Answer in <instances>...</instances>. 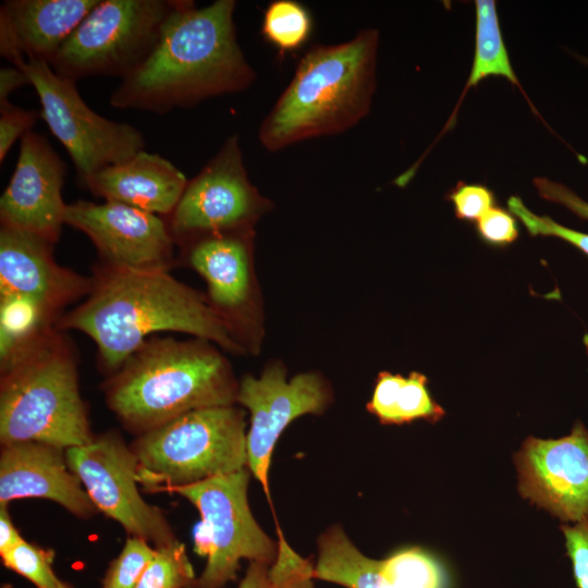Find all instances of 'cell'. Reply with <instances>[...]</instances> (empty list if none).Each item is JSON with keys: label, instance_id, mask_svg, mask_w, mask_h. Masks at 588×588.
I'll return each mask as SVG.
<instances>
[{"label": "cell", "instance_id": "cell-1", "mask_svg": "<svg viewBox=\"0 0 588 588\" xmlns=\"http://www.w3.org/2000/svg\"><path fill=\"white\" fill-rule=\"evenodd\" d=\"M84 302L64 313L54 327L88 335L101 369L111 375L157 332H180L207 340L234 354H247L211 308L206 294L176 280L170 271L93 268Z\"/></svg>", "mask_w": 588, "mask_h": 588}, {"label": "cell", "instance_id": "cell-2", "mask_svg": "<svg viewBox=\"0 0 588 588\" xmlns=\"http://www.w3.org/2000/svg\"><path fill=\"white\" fill-rule=\"evenodd\" d=\"M235 0H174L148 58L110 96L117 109L167 113L247 89L257 74L236 37Z\"/></svg>", "mask_w": 588, "mask_h": 588}, {"label": "cell", "instance_id": "cell-3", "mask_svg": "<svg viewBox=\"0 0 588 588\" xmlns=\"http://www.w3.org/2000/svg\"><path fill=\"white\" fill-rule=\"evenodd\" d=\"M238 381L207 340L152 335L106 380L108 407L142 434L194 409L234 405Z\"/></svg>", "mask_w": 588, "mask_h": 588}, {"label": "cell", "instance_id": "cell-4", "mask_svg": "<svg viewBox=\"0 0 588 588\" xmlns=\"http://www.w3.org/2000/svg\"><path fill=\"white\" fill-rule=\"evenodd\" d=\"M379 32L366 28L338 45H314L262 120L261 146L277 152L298 142L343 133L364 119L376 89Z\"/></svg>", "mask_w": 588, "mask_h": 588}, {"label": "cell", "instance_id": "cell-5", "mask_svg": "<svg viewBox=\"0 0 588 588\" xmlns=\"http://www.w3.org/2000/svg\"><path fill=\"white\" fill-rule=\"evenodd\" d=\"M63 332L48 328L0 359L1 445L34 441L68 450L95 438L79 394L77 352Z\"/></svg>", "mask_w": 588, "mask_h": 588}, {"label": "cell", "instance_id": "cell-6", "mask_svg": "<svg viewBox=\"0 0 588 588\" xmlns=\"http://www.w3.org/2000/svg\"><path fill=\"white\" fill-rule=\"evenodd\" d=\"M245 411L235 405L194 409L138 434L130 445L144 489L194 485L247 466Z\"/></svg>", "mask_w": 588, "mask_h": 588}, {"label": "cell", "instance_id": "cell-7", "mask_svg": "<svg viewBox=\"0 0 588 588\" xmlns=\"http://www.w3.org/2000/svg\"><path fill=\"white\" fill-rule=\"evenodd\" d=\"M250 470L234 473L162 491L177 493L199 511L193 530L194 551L206 558L193 588H222L236 578L242 560L271 565L275 543L255 520L247 500Z\"/></svg>", "mask_w": 588, "mask_h": 588}, {"label": "cell", "instance_id": "cell-8", "mask_svg": "<svg viewBox=\"0 0 588 588\" xmlns=\"http://www.w3.org/2000/svg\"><path fill=\"white\" fill-rule=\"evenodd\" d=\"M174 0H100L50 63L76 83L89 76L134 72L155 48Z\"/></svg>", "mask_w": 588, "mask_h": 588}, {"label": "cell", "instance_id": "cell-9", "mask_svg": "<svg viewBox=\"0 0 588 588\" xmlns=\"http://www.w3.org/2000/svg\"><path fill=\"white\" fill-rule=\"evenodd\" d=\"M15 66L29 77L41 105L40 117L68 151L81 183L145 150L138 128L96 113L81 97L76 83L59 76L46 61L22 60Z\"/></svg>", "mask_w": 588, "mask_h": 588}, {"label": "cell", "instance_id": "cell-10", "mask_svg": "<svg viewBox=\"0 0 588 588\" xmlns=\"http://www.w3.org/2000/svg\"><path fill=\"white\" fill-rule=\"evenodd\" d=\"M255 230L185 238L177 262L207 284V299L247 354H258L264 335L262 302L254 269Z\"/></svg>", "mask_w": 588, "mask_h": 588}, {"label": "cell", "instance_id": "cell-11", "mask_svg": "<svg viewBox=\"0 0 588 588\" xmlns=\"http://www.w3.org/2000/svg\"><path fill=\"white\" fill-rule=\"evenodd\" d=\"M273 204L252 184L236 134L187 184L172 212L163 218L176 243L201 234L255 230Z\"/></svg>", "mask_w": 588, "mask_h": 588}, {"label": "cell", "instance_id": "cell-12", "mask_svg": "<svg viewBox=\"0 0 588 588\" xmlns=\"http://www.w3.org/2000/svg\"><path fill=\"white\" fill-rule=\"evenodd\" d=\"M332 390L319 372L306 371L287 379L283 363L273 360L261 375H245L238 381L236 403L249 412L246 433L247 468L261 483L271 504L269 468L275 443L296 418L322 414L332 401Z\"/></svg>", "mask_w": 588, "mask_h": 588}, {"label": "cell", "instance_id": "cell-13", "mask_svg": "<svg viewBox=\"0 0 588 588\" xmlns=\"http://www.w3.org/2000/svg\"><path fill=\"white\" fill-rule=\"evenodd\" d=\"M68 463L98 511L154 547L175 541L163 513L140 495L137 460L122 438L108 432L65 451Z\"/></svg>", "mask_w": 588, "mask_h": 588}, {"label": "cell", "instance_id": "cell-14", "mask_svg": "<svg viewBox=\"0 0 588 588\" xmlns=\"http://www.w3.org/2000/svg\"><path fill=\"white\" fill-rule=\"evenodd\" d=\"M64 224L88 236L99 262L130 270L170 271L177 259L166 220L113 201L68 204Z\"/></svg>", "mask_w": 588, "mask_h": 588}, {"label": "cell", "instance_id": "cell-15", "mask_svg": "<svg viewBox=\"0 0 588 588\" xmlns=\"http://www.w3.org/2000/svg\"><path fill=\"white\" fill-rule=\"evenodd\" d=\"M523 498L563 522L588 520V429L559 439L528 437L514 456Z\"/></svg>", "mask_w": 588, "mask_h": 588}, {"label": "cell", "instance_id": "cell-16", "mask_svg": "<svg viewBox=\"0 0 588 588\" xmlns=\"http://www.w3.org/2000/svg\"><path fill=\"white\" fill-rule=\"evenodd\" d=\"M66 164L47 138L29 131L20 142L14 172L0 197V226L56 244L64 224L62 187Z\"/></svg>", "mask_w": 588, "mask_h": 588}, {"label": "cell", "instance_id": "cell-17", "mask_svg": "<svg viewBox=\"0 0 588 588\" xmlns=\"http://www.w3.org/2000/svg\"><path fill=\"white\" fill-rule=\"evenodd\" d=\"M54 245L35 234L0 226V294L27 297L57 322L65 307L89 294L93 280L59 265L53 258Z\"/></svg>", "mask_w": 588, "mask_h": 588}, {"label": "cell", "instance_id": "cell-18", "mask_svg": "<svg viewBox=\"0 0 588 588\" xmlns=\"http://www.w3.org/2000/svg\"><path fill=\"white\" fill-rule=\"evenodd\" d=\"M66 450L41 442L3 444L0 453V506L16 499H47L79 517L98 510L71 469Z\"/></svg>", "mask_w": 588, "mask_h": 588}, {"label": "cell", "instance_id": "cell-19", "mask_svg": "<svg viewBox=\"0 0 588 588\" xmlns=\"http://www.w3.org/2000/svg\"><path fill=\"white\" fill-rule=\"evenodd\" d=\"M100 0H7L0 7V52L51 63L60 48Z\"/></svg>", "mask_w": 588, "mask_h": 588}, {"label": "cell", "instance_id": "cell-20", "mask_svg": "<svg viewBox=\"0 0 588 588\" xmlns=\"http://www.w3.org/2000/svg\"><path fill=\"white\" fill-rule=\"evenodd\" d=\"M187 181L170 160L142 150L122 163L103 168L81 184L105 201L166 218L176 206Z\"/></svg>", "mask_w": 588, "mask_h": 588}, {"label": "cell", "instance_id": "cell-21", "mask_svg": "<svg viewBox=\"0 0 588 588\" xmlns=\"http://www.w3.org/2000/svg\"><path fill=\"white\" fill-rule=\"evenodd\" d=\"M427 381L426 376L417 371L408 377L381 371L367 409L383 425H402L416 419L436 422L445 412L430 395Z\"/></svg>", "mask_w": 588, "mask_h": 588}, {"label": "cell", "instance_id": "cell-22", "mask_svg": "<svg viewBox=\"0 0 588 588\" xmlns=\"http://www.w3.org/2000/svg\"><path fill=\"white\" fill-rule=\"evenodd\" d=\"M314 578L346 588H394L380 569V560L363 554L342 527L333 525L318 540Z\"/></svg>", "mask_w": 588, "mask_h": 588}, {"label": "cell", "instance_id": "cell-23", "mask_svg": "<svg viewBox=\"0 0 588 588\" xmlns=\"http://www.w3.org/2000/svg\"><path fill=\"white\" fill-rule=\"evenodd\" d=\"M475 3V54L466 88L489 76H501L518 85L501 34L495 2L477 0Z\"/></svg>", "mask_w": 588, "mask_h": 588}, {"label": "cell", "instance_id": "cell-24", "mask_svg": "<svg viewBox=\"0 0 588 588\" xmlns=\"http://www.w3.org/2000/svg\"><path fill=\"white\" fill-rule=\"evenodd\" d=\"M54 321L27 297L0 294V359Z\"/></svg>", "mask_w": 588, "mask_h": 588}, {"label": "cell", "instance_id": "cell-25", "mask_svg": "<svg viewBox=\"0 0 588 588\" xmlns=\"http://www.w3.org/2000/svg\"><path fill=\"white\" fill-rule=\"evenodd\" d=\"M313 19L295 0H275L264 12L261 34L281 53L301 48L310 37Z\"/></svg>", "mask_w": 588, "mask_h": 588}, {"label": "cell", "instance_id": "cell-26", "mask_svg": "<svg viewBox=\"0 0 588 588\" xmlns=\"http://www.w3.org/2000/svg\"><path fill=\"white\" fill-rule=\"evenodd\" d=\"M380 569L394 588H445L446 584L438 561L417 547L380 560Z\"/></svg>", "mask_w": 588, "mask_h": 588}, {"label": "cell", "instance_id": "cell-27", "mask_svg": "<svg viewBox=\"0 0 588 588\" xmlns=\"http://www.w3.org/2000/svg\"><path fill=\"white\" fill-rule=\"evenodd\" d=\"M155 548L136 588H193L196 576L184 544L175 540Z\"/></svg>", "mask_w": 588, "mask_h": 588}, {"label": "cell", "instance_id": "cell-28", "mask_svg": "<svg viewBox=\"0 0 588 588\" xmlns=\"http://www.w3.org/2000/svg\"><path fill=\"white\" fill-rule=\"evenodd\" d=\"M2 563L37 588H60L62 580L52 569L53 552L25 540L1 553Z\"/></svg>", "mask_w": 588, "mask_h": 588}, {"label": "cell", "instance_id": "cell-29", "mask_svg": "<svg viewBox=\"0 0 588 588\" xmlns=\"http://www.w3.org/2000/svg\"><path fill=\"white\" fill-rule=\"evenodd\" d=\"M155 552L149 542L127 538L121 553L110 563L101 588H136Z\"/></svg>", "mask_w": 588, "mask_h": 588}, {"label": "cell", "instance_id": "cell-30", "mask_svg": "<svg viewBox=\"0 0 588 588\" xmlns=\"http://www.w3.org/2000/svg\"><path fill=\"white\" fill-rule=\"evenodd\" d=\"M277 532L278 554L269 567L274 588H313L315 566L289 546L278 524Z\"/></svg>", "mask_w": 588, "mask_h": 588}, {"label": "cell", "instance_id": "cell-31", "mask_svg": "<svg viewBox=\"0 0 588 588\" xmlns=\"http://www.w3.org/2000/svg\"><path fill=\"white\" fill-rule=\"evenodd\" d=\"M507 206L510 212L523 222L531 235L559 237L588 255V234L564 226L549 217L534 213L516 196L509 198Z\"/></svg>", "mask_w": 588, "mask_h": 588}, {"label": "cell", "instance_id": "cell-32", "mask_svg": "<svg viewBox=\"0 0 588 588\" xmlns=\"http://www.w3.org/2000/svg\"><path fill=\"white\" fill-rule=\"evenodd\" d=\"M40 117V112L24 109L12 103L0 106V163H2L14 143L22 138Z\"/></svg>", "mask_w": 588, "mask_h": 588}, {"label": "cell", "instance_id": "cell-33", "mask_svg": "<svg viewBox=\"0 0 588 588\" xmlns=\"http://www.w3.org/2000/svg\"><path fill=\"white\" fill-rule=\"evenodd\" d=\"M457 218L469 221H478L487 211L493 208L494 197L492 192L479 184H463L450 195Z\"/></svg>", "mask_w": 588, "mask_h": 588}, {"label": "cell", "instance_id": "cell-34", "mask_svg": "<svg viewBox=\"0 0 588 588\" xmlns=\"http://www.w3.org/2000/svg\"><path fill=\"white\" fill-rule=\"evenodd\" d=\"M567 555L577 588H588V520L562 525Z\"/></svg>", "mask_w": 588, "mask_h": 588}, {"label": "cell", "instance_id": "cell-35", "mask_svg": "<svg viewBox=\"0 0 588 588\" xmlns=\"http://www.w3.org/2000/svg\"><path fill=\"white\" fill-rule=\"evenodd\" d=\"M477 230L486 242L493 245L510 244L518 235L514 217L510 212L494 207L477 221Z\"/></svg>", "mask_w": 588, "mask_h": 588}, {"label": "cell", "instance_id": "cell-36", "mask_svg": "<svg viewBox=\"0 0 588 588\" xmlns=\"http://www.w3.org/2000/svg\"><path fill=\"white\" fill-rule=\"evenodd\" d=\"M534 184L542 198L560 204L578 217L588 220V203L568 187L543 177L535 179Z\"/></svg>", "mask_w": 588, "mask_h": 588}, {"label": "cell", "instance_id": "cell-37", "mask_svg": "<svg viewBox=\"0 0 588 588\" xmlns=\"http://www.w3.org/2000/svg\"><path fill=\"white\" fill-rule=\"evenodd\" d=\"M30 85L29 77L20 68L2 66L0 70V106L9 103V95L24 85Z\"/></svg>", "mask_w": 588, "mask_h": 588}, {"label": "cell", "instance_id": "cell-38", "mask_svg": "<svg viewBox=\"0 0 588 588\" xmlns=\"http://www.w3.org/2000/svg\"><path fill=\"white\" fill-rule=\"evenodd\" d=\"M269 567L270 565L262 562H249L237 588H274L269 576Z\"/></svg>", "mask_w": 588, "mask_h": 588}, {"label": "cell", "instance_id": "cell-39", "mask_svg": "<svg viewBox=\"0 0 588 588\" xmlns=\"http://www.w3.org/2000/svg\"><path fill=\"white\" fill-rule=\"evenodd\" d=\"M24 539L14 526L8 506H0V554L12 549Z\"/></svg>", "mask_w": 588, "mask_h": 588}, {"label": "cell", "instance_id": "cell-40", "mask_svg": "<svg viewBox=\"0 0 588 588\" xmlns=\"http://www.w3.org/2000/svg\"><path fill=\"white\" fill-rule=\"evenodd\" d=\"M60 588H72V587L69 584L63 581Z\"/></svg>", "mask_w": 588, "mask_h": 588}]
</instances>
